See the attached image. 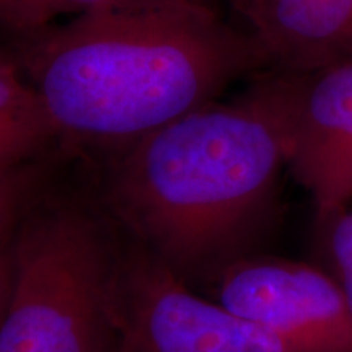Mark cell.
Listing matches in <instances>:
<instances>
[{"label": "cell", "mask_w": 352, "mask_h": 352, "mask_svg": "<svg viewBox=\"0 0 352 352\" xmlns=\"http://www.w3.org/2000/svg\"><path fill=\"white\" fill-rule=\"evenodd\" d=\"M28 44L23 65L59 135L131 147L264 67L202 0H107Z\"/></svg>", "instance_id": "1"}, {"label": "cell", "mask_w": 352, "mask_h": 352, "mask_svg": "<svg viewBox=\"0 0 352 352\" xmlns=\"http://www.w3.org/2000/svg\"><path fill=\"white\" fill-rule=\"evenodd\" d=\"M290 77L272 72L230 103H209L126 148L109 199L176 274L212 266L248 235L287 164Z\"/></svg>", "instance_id": "2"}, {"label": "cell", "mask_w": 352, "mask_h": 352, "mask_svg": "<svg viewBox=\"0 0 352 352\" xmlns=\"http://www.w3.org/2000/svg\"><path fill=\"white\" fill-rule=\"evenodd\" d=\"M12 250L0 352H113L118 263L94 220L77 209L47 210Z\"/></svg>", "instance_id": "3"}, {"label": "cell", "mask_w": 352, "mask_h": 352, "mask_svg": "<svg viewBox=\"0 0 352 352\" xmlns=\"http://www.w3.org/2000/svg\"><path fill=\"white\" fill-rule=\"evenodd\" d=\"M113 352H290L266 329L196 296L151 252L118 263Z\"/></svg>", "instance_id": "4"}, {"label": "cell", "mask_w": 352, "mask_h": 352, "mask_svg": "<svg viewBox=\"0 0 352 352\" xmlns=\"http://www.w3.org/2000/svg\"><path fill=\"white\" fill-rule=\"evenodd\" d=\"M217 302L290 352H352V314L338 284L308 264L258 258L228 264Z\"/></svg>", "instance_id": "5"}, {"label": "cell", "mask_w": 352, "mask_h": 352, "mask_svg": "<svg viewBox=\"0 0 352 352\" xmlns=\"http://www.w3.org/2000/svg\"><path fill=\"white\" fill-rule=\"evenodd\" d=\"M289 77L287 164L331 220L352 202V54Z\"/></svg>", "instance_id": "6"}, {"label": "cell", "mask_w": 352, "mask_h": 352, "mask_svg": "<svg viewBox=\"0 0 352 352\" xmlns=\"http://www.w3.org/2000/svg\"><path fill=\"white\" fill-rule=\"evenodd\" d=\"M277 74H307L352 54V0H230Z\"/></svg>", "instance_id": "7"}, {"label": "cell", "mask_w": 352, "mask_h": 352, "mask_svg": "<svg viewBox=\"0 0 352 352\" xmlns=\"http://www.w3.org/2000/svg\"><path fill=\"white\" fill-rule=\"evenodd\" d=\"M56 135L39 91L15 67L0 63V166L26 164Z\"/></svg>", "instance_id": "8"}, {"label": "cell", "mask_w": 352, "mask_h": 352, "mask_svg": "<svg viewBox=\"0 0 352 352\" xmlns=\"http://www.w3.org/2000/svg\"><path fill=\"white\" fill-rule=\"evenodd\" d=\"M107 0H0V25L33 36L59 16L90 10Z\"/></svg>", "instance_id": "9"}, {"label": "cell", "mask_w": 352, "mask_h": 352, "mask_svg": "<svg viewBox=\"0 0 352 352\" xmlns=\"http://www.w3.org/2000/svg\"><path fill=\"white\" fill-rule=\"evenodd\" d=\"M34 184L26 164L0 166V241H6L21 219Z\"/></svg>", "instance_id": "10"}, {"label": "cell", "mask_w": 352, "mask_h": 352, "mask_svg": "<svg viewBox=\"0 0 352 352\" xmlns=\"http://www.w3.org/2000/svg\"><path fill=\"white\" fill-rule=\"evenodd\" d=\"M331 252L338 270V284L352 314V210L346 209L331 219Z\"/></svg>", "instance_id": "11"}, {"label": "cell", "mask_w": 352, "mask_h": 352, "mask_svg": "<svg viewBox=\"0 0 352 352\" xmlns=\"http://www.w3.org/2000/svg\"><path fill=\"white\" fill-rule=\"evenodd\" d=\"M13 280V250L12 245L0 241V318L6 311Z\"/></svg>", "instance_id": "12"}, {"label": "cell", "mask_w": 352, "mask_h": 352, "mask_svg": "<svg viewBox=\"0 0 352 352\" xmlns=\"http://www.w3.org/2000/svg\"><path fill=\"white\" fill-rule=\"evenodd\" d=\"M202 2H208V0H202Z\"/></svg>", "instance_id": "13"}]
</instances>
